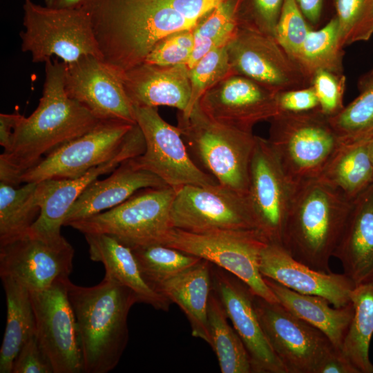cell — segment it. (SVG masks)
<instances>
[{
    "label": "cell",
    "mask_w": 373,
    "mask_h": 373,
    "mask_svg": "<svg viewBox=\"0 0 373 373\" xmlns=\"http://www.w3.org/2000/svg\"><path fill=\"white\" fill-rule=\"evenodd\" d=\"M227 0H84L102 59L123 73L164 37L193 29Z\"/></svg>",
    "instance_id": "obj_1"
},
{
    "label": "cell",
    "mask_w": 373,
    "mask_h": 373,
    "mask_svg": "<svg viewBox=\"0 0 373 373\" xmlns=\"http://www.w3.org/2000/svg\"><path fill=\"white\" fill-rule=\"evenodd\" d=\"M65 71L64 61L50 59L45 62V82L39 105L30 116H22L10 149L1 154L0 182L19 185L25 172L99 122L87 108L68 95Z\"/></svg>",
    "instance_id": "obj_2"
},
{
    "label": "cell",
    "mask_w": 373,
    "mask_h": 373,
    "mask_svg": "<svg viewBox=\"0 0 373 373\" xmlns=\"http://www.w3.org/2000/svg\"><path fill=\"white\" fill-rule=\"evenodd\" d=\"M77 323L86 373H108L118 365L126 347L128 316L138 303L127 287L105 274L92 287L65 280Z\"/></svg>",
    "instance_id": "obj_3"
},
{
    "label": "cell",
    "mask_w": 373,
    "mask_h": 373,
    "mask_svg": "<svg viewBox=\"0 0 373 373\" xmlns=\"http://www.w3.org/2000/svg\"><path fill=\"white\" fill-rule=\"evenodd\" d=\"M351 205L341 192L317 178L294 184L280 245L297 261L331 272L329 259Z\"/></svg>",
    "instance_id": "obj_4"
},
{
    "label": "cell",
    "mask_w": 373,
    "mask_h": 373,
    "mask_svg": "<svg viewBox=\"0 0 373 373\" xmlns=\"http://www.w3.org/2000/svg\"><path fill=\"white\" fill-rule=\"evenodd\" d=\"M177 119V126L195 164L220 185L248 197L256 135L213 120L197 104L188 116L178 111Z\"/></svg>",
    "instance_id": "obj_5"
},
{
    "label": "cell",
    "mask_w": 373,
    "mask_h": 373,
    "mask_svg": "<svg viewBox=\"0 0 373 373\" xmlns=\"http://www.w3.org/2000/svg\"><path fill=\"white\" fill-rule=\"evenodd\" d=\"M269 122L267 140L293 184L317 178L341 145L320 108L280 112Z\"/></svg>",
    "instance_id": "obj_6"
},
{
    "label": "cell",
    "mask_w": 373,
    "mask_h": 373,
    "mask_svg": "<svg viewBox=\"0 0 373 373\" xmlns=\"http://www.w3.org/2000/svg\"><path fill=\"white\" fill-rule=\"evenodd\" d=\"M23 10L21 50L31 54L32 62H46L53 55L65 63L89 55L102 59L90 19L80 8H55L25 0Z\"/></svg>",
    "instance_id": "obj_7"
},
{
    "label": "cell",
    "mask_w": 373,
    "mask_h": 373,
    "mask_svg": "<svg viewBox=\"0 0 373 373\" xmlns=\"http://www.w3.org/2000/svg\"><path fill=\"white\" fill-rule=\"evenodd\" d=\"M175 193L169 186L144 189L109 210L67 226L83 234L108 235L131 249L162 245L173 229L171 209Z\"/></svg>",
    "instance_id": "obj_8"
},
{
    "label": "cell",
    "mask_w": 373,
    "mask_h": 373,
    "mask_svg": "<svg viewBox=\"0 0 373 373\" xmlns=\"http://www.w3.org/2000/svg\"><path fill=\"white\" fill-rule=\"evenodd\" d=\"M268 242L257 229L196 233L173 228L162 245L207 260L241 280L255 295L279 303L259 270L260 255Z\"/></svg>",
    "instance_id": "obj_9"
},
{
    "label": "cell",
    "mask_w": 373,
    "mask_h": 373,
    "mask_svg": "<svg viewBox=\"0 0 373 373\" xmlns=\"http://www.w3.org/2000/svg\"><path fill=\"white\" fill-rule=\"evenodd\" d=\"M145 140L144 153L132 158L135 166L159 177L167 186L219 184L191 157L178 126L166 122L157 107L133 106Z\"/></svg>",
    "instance_id": "obj_10"
},
{
    "label": "cell",
    "mask_w": 373,
    "mask_h": 373,
    "mask_svg": "<svg viewBox=\"0 0 373 373\" xmlns=\"http://www.w3.org/2000/svg\"><path fill=\"white\" fill-rule=\"evenodd\" d=\"M175 190L173 228L196 233L257 229L248 197L220 184L184 185Z\"/></svg>",
    "instance_id": "obj_11"
},
{
    "label": "cell",
    "mask_w": 373,
    "mask_h": 373,
    "mask_svg": "<svg viewBox=\"0 0 373 373\" xmlns=\"http://www.w3.org/2000/svg\"><path fill=\"white\" fill-rule=\"evenodd\" d=\"M254 302L263 332L287 373H315L321 361L337 350L324 333L280 303L255 294Z\"/></svg>",
    "instance_id": "obj_12"
},
{
    "label": "cell",
    "mask_w": 373,
    "mask_h": 373,
    "mask_svg": "<svg viewBox=\"0 0 373 373\" xmlns=\"http://www.w3.org/2000/svg\"><path fill=\"white\" fill-rule=\"evenodd\" d=\"M135 124L102 119L90 131L53 151L19 178V184L49 179H75L116 155Z\"/></svg>",
    "instance_id": "obj_13"
},
{
    "label": "cell",
    "mask_w": 373,
    "mask_h": 373,
    "mask_svg": "<svg viewBox=\"0 0 373 373\" xmlns=\"http://www.w3.org/2000/svg\"><path fill=\"white\" fill-rule=\"evenodd\" d=\"M227 50L236 74L276 93L312 86L311 79L274 36L238 27Z\"/></svg>",
    "instance_id": "obj_14"
},
{
    "label": "cell",
    "mask_w": 373,
    "mask_h": 373,
    "mask_svg": "<svg viewBox=\"0 0 373 373\" xmlns=\"http://www.w3.org/2000/svg\"><path fill=\"white\" fill-rule=\"evenodd\" d=\"M67 278L57 280L46 289L30 291L35 336L54 373H82L84 361L76 319L67 295Z\"/></svg>",
    "instance_id": "obj_15"
},
{
    "label": "cell",
    "mask_w": 373,
    "mask_h": 373,
    "mask_svg": "<svg viewBox=\"0 0 373 373\" xmlns=\"http://www.w3.org/2000/svg\"><path fill=\"white\" fill-rule=\"evenodd\" d=\"M75 249L62 236L45 240L29 233L0 245V276L9 277L30 291L69 277Z\"/></svg>",
    "instance_id": "obj_16"
},
{
    "label": "cell",
    "mask_w": 373,
    "mask_h": 373,
    "mask_svg": "<svg viewBox=\"0 0 373 373\" xmlns=\"http://www.w3.org/2000/svg\"><path fill=\"white\" fill-rule=\"evenodd\" d=\"M145 150V140L135 124L122 150L113 157L75 179H49L37 182V197L40 213L28 233L45 240L62 236L61 227L75 200L100 175L113 172L122 162L138 156Z\"/></svg>",
    "instance_id": "obj_17"
},
{
    "label": "cell",
    "mask_w": 373,
    "mask_h": 373,
    "mask_svg": "<svg viewBox=\"0 0 373 373\" xmlns=\"http://www.w3.org/2000/svg\"><path fill=\"white\" fill-rule=\"evenodd\" d=\"M122 74L102 58L84 55L66 63L65 89L70 98L100 120L117 119L136 124Z\"/></svg>",
    "instance_id": "obj_18"
},
{
    "label": "cell",
    "mask_w": 373,
    "mask_h": 373,
    "mask_svg": "<svg viewBox=\"0 0 373 373\" xmlns=\"http://www.w3.org/2000/svg\"><path fill=\"white\" fill-rule=\"evenodd\" d=\"M293 184L267 139L256 135L249 167L248 199L257 229L269 242L281 245Z\"/></svg>",
    "instance_id": "obj_19"
},
{
    "label": "cell",
    "mask_w": 373,
    "mask_h": 373,
    "mask_svg": "<svg viewBox=\"0 0 373 373\" xmlns=\"http://www.w3.org/2000/svg\"><path fill=\"white\" fill-rule=\"evenodd\" d=\"M276 94L248 77L233 74L207 90L197 104L216 122L253 132L256 124L278 113Z\"/></svg>",
    "instance_id": "obj_20"
},
{
    "label": "cell",
    "mask_w": 373,
    "mask_h": 373,
    "mask_svg": "<svg viewBox=\"0 0 373 373\" xmlns=\"http://www.w3.org/2000/svg\"><path fill=\"white\" fill-rule=\"evenodd\" d=\"M211 278L212 289L249 354L253 372L287 373L263 332L254 306V294L250 288L234 275L213 264Z\"/></svg>",
    "instance_id": "obj_21"
},
{
    "label": "cell",
    "mask_w": 373,
    "mask_h": 373,
    "mask_svg": "<svg viewBox=\"0 0 373 373\" xmlns=\"http://www.w3.org/2000/svg\"><path fill=\"white\" fill-rule=\"evenodd\" d=\"M259 270L296 292L322 297L335 307L351 303L354 283L343 273L317 271L297 261L278 244L268 242L262 249Z\"/></svg>",
    "instance_id": "obj_22"
},
{
    "label": "cell",
    "mask_w": 373,
    "mask_h": 373,
    "mask_svg": "<svg viewBox=\"0 0 373 373\" xmlns=\"http://www.w3.org/2000/svg\"><path fill=\"white\" fill-rule=\"evenodd\" d=\"M125 92L133 106H167L184 112L190 100L186 64L159 66L143 62L122 74Z\"/></svg>",
    "instance_id": "obj_23"
},
{
    "label": "cell",
    "mask_w": 373,
    "mask_h": 373,
    "mask_svg": "<svg viewBox=\"0 0 373 373\" xmlns=\"http://www.w3.org/2000/svg\"><path fill=\"white\" fill-rule=\"evenodd\" d=\"M164 186L167 185L159 177L137 167L130 158L108 177L97 179L85 189L68 211L64 226L109 210L140 190Z\"/></svg>",
    "instance_id": "obj_24"
},
{
    "label": "cell",
    "mask_w": 373,
    "mask_h": 373,
    "mask_svg": "<svg viewBox=\"0 0 373 373\" xmlns=\"http://www.w3.org/2000/svg\"><path fill=\"white\" fill-rule=\"evenodd\" d=\"M333 257L356 286L373 279V183L352 201Z\"/></svg>",
    "instance_id": "obj_25"
},
{
    "label": "cell",
    "mask_w": 373,
    "mask_h": 373,
    "mask_svg": "<svg viewBox=\"0 0 373 373\" xmlns=\"http://www.w3.org/2000/svg\"><path fill=\"white\" fill-rule=\"evenodd\" d=\"M91 260L104 265L106 273L128 288L138 303L157 310L168 311L171 302L153 289L144 279L132 249L104 233H84Z\"/></svg>",
    "instance_id": "obj_26"
},
{
    "label": "cell",
    "mask_w": 373,
    "mask_h": 373,
    "mask_svg": "<svg viewBox=\"0 0 373 373\" xmlns=\"http://www.w3.org/2000/svg\"><path fill=\"white\" fill-rule=\"evenodd\" d=\"M211 267L210 262L202 259L154 287L182 310L190 323L192 335L209 344L207 309L212 291Z\"/></svg>",
    "instance_id": "obj_27"
},
{
    "label": "cell",
    "mask_w": 373,
    "mask_h": 373,
    "mask_svg": "<svg viewBox=\"0 0 373 373\" xmlns=\"http://www.w3.org/2000/svg\"><path fill=\"white\" fill-rule=\"evenodd\" d=\"M268 287L284 307L324 333L341 352L343 343L354 315L352 303L341 307H331L327 300L317 296L300 294L263 276Z\"/></svg>",
    "instance_id": "obj_28"
},
{
    "label": "cell",
    "mask_w": 373,
    "mask_h": 373,
    "mask_svg": "<svg viewBox=\"0 0 373 373\" xmlns=\"http://www.w3.org/2000/svg\"><path fill=\"white\" fill-rule=\"evenodd\" d=\"M6 294V325L0 349V372L12 373L23 345L35 335L36 321L30 291L13 279L1 277Z\"/></svg>",
    "instance_id": "obj_29"
},
{
    "label": "cell",
    "mask_w": 373,
    "mask_h": 373,
    "mask_svg": "<svg viewBox=\"0 0 373 373\" xmlns=\"http://www.w3.org/2000/svg\"><path fill=\"white\" fill-rule=\"evenodd\" d=\"M369 140L341 144L317 179L352 201L373 183Z\"/></svg>",
    "instance_id": "obj_30"
},
{
    "label": "cell",
    "mask_w": 373,
    "mask_h": 373,
    "mask_svg": "<svg viewBox=\"0 0 373 373\" xmlns=\"http://www.w3.org/2000/svg\"><path fill=\"white\" fill-rule=\"evenodd\" d=\"M354 315L341 353L357 373H373L369 356L373 334V279L355 286L351 294Z\"/></svg>",
    "instance_id": "obj_31"
},
{
    "label": "cell",
    "mask_w": 373,
    "mask_h": 373,
    "mask_svg": "<svg viewBox=\"0 0 373 373\" xmlns=\"http://www.w3.org/2000/svg\"><path fill=\"white\" fill-rule=\"evenodd\" d=\"M227 318L222 302L212 289L207 309L209 345L216 354L220 371L222 373L253 372L245 346Z\"/></svg>",
    "instance_id": "obj_32"
},
{
    "label": "cell",
    "mask_w": 373,
    "mask_h": 373,
    "mask_svg": "<svg viewBox=\"0 0 373 373\" xmlns=\"http://www.w3.org/2000/svg\"><path fill=\"white\" fill-rule=\"evenodd\" d=\"M37 182L16 187L0 182V245L28 233L40 213Z\"/></svg>",
    "instance_id": "obj_33"
},
{
    "label": "cell",
    "mask_w": 373,
    "mask_h": 373,
    "mask_svg": "<svg viewBox=\"0 0 373 373\" xmlns=\"http://www.w3.org/2000/svg\"><path fill=\"white\" fill-rule=\"evenodd\" d=\"M358 95L329 121L341 144L373 138V68L358 79Z\"/></svg>",
    "instance_id": "obj_34"
},
{
    "label": "cell",
    "mask_w": 373,
    "mask_h": 373,
    "mask_svg": "<svg viewBox=\"0 0 373 373\" xmlns=\"http://www.w3.org/2000/svg\"><path fill=\"white\" fill-rule=\"evenodd\" d=\"M343 48L335 17L321 29L310 31L295 60L311 80L319 70L343 74Z\"/></svg>",
    "instance_id": "obj_35"
},
{
    "label": "cell",
    "mask_w": 373,
    "mask_h": 373,
    "mask_svg": "<svg viewBox=\"0 0 373 373\" xmlns=\"http://www.w3.org/2000/svg\"><path fill=\"white\" fill-rule=\"evenodd\" d=\"M131 249L144 279L153 289L202 260L198 256L161 244Z\"/></svg>",
    "instance_id": "obj_36"
},
{
    "label": "cell",
    "mask_w": 373,
    "mask_h": 373,
    "mask_svg": "<svg viewBox=\"0 0 373 373\" xmlns=\"http://www.w3.org/2000/svg\"><path fill=\"white\" fill-rule=\"evenodd\" d=\"M236 0H227L193 29L194 46L187 64L189 68L210 50L224 45L236 33L238 26L235 17Z\"/></svg>",
    "instance_id": "obj_37"
},
{
    "label": "cell",
    "mask_w": 373,
    "mask_h": 373,
    "mask_svg": "<svg viewBox=\"0 0 373 373\" xmlns=\"http://www.w3.org/2000/svg\"><path fill=\"white\" fill-rule=\"evenodd\" d=\"M233 74L227 45L210 50L189 69L190 100L185 111L180 112L188 116L207 90Z\"/></svg>",
    "instance_id": "obj_38"
},
{
    "label": "cell",
    "mask_w": 373,
    "mask_h": 373,
    "mask_svg": "<svg viewBox=\"0 0 373 373\" xmlns=\"http://www.w3.org/2000/svg\"><path fill=\"white\" fill-rule=\"evenodd\" d=\"M336 19L343 48L373 35V0H336Z\"/></svg>",
    "instance_id": "obj_39"
},
{
    "label": "cell",
    "mask_w": 373,
    "mask_h": 373,
    "mask_svg": "<svg viewBox=\"0 0 373 373\" xmlns=\"http://www.w3.org/2000/svg\"><path fill=\"white\" fill-rule=\"evenodd\" d=\"M283 1L236 0L235 17L238 26L274 37Z\"/></svg>",
    "instance_id": "obj_40"
},
{
    "label": "cell",
    "mask_w": 373,
    "mask_h": 373,
    "mask_svg": "<svg viewBox=\"0 0 373 373\" xmlns=\"http://www.w3.org/2000/svg\"><path fill=\"white\" fill-rule=\"evenodd\" d=\"M311 30L296 1L284 0L274 37L293 59Z\"/></svg>",
    "instance_id": "obj_41"
},
{
    "label": "cell",
    "mask_w": 373,
    "mask_h": 373,
    "mask_svg": "<svg viewBox=\"0 0 373 373\" xmlns=\"http://www.w3.org/2000/svg\"><path fill=\"white\" fill-rule=\"evenodd\" d=\"M193 46V29L175 32L160 39L144 62L159 66L187 65Z\"/></svg>",
    "instance_id": "obj_42"
},
{
    "label": "cell",
    "mask_w": 373,
    "mask_h": 373,
    "mask_svg": "<svg viewBox=\"0 0 373 373\" xmlns=\"http://www.w3.org/2000/svg\"><path fill=\"white\" fill-rule=\"evenodd\" d=\"M312 86L318 97L319 108L325 116L332 117L344 108L346 78L343 74L317 71L312 77Z\"/></svg>",
    "instance_id": "obj_43"
},
{
    "label": "cell",
    "mask_w": 373,
    "mask_h": 373,
    "mask_svg": "<svg viewBox=\"0 0 373 373\" xmlns=\"http://www.w3.org/2000/svg\"><path fill=\"white\" fill-rule=\"evenodd\" d=\"M12 373H54L52 364L35 335L23 345L15 357Z\"/></svg>",
    "instance_id": "obj_44"
},
{
    "label": "cell",
    "mask_w": 373,
    "mask_h": 373,
    "mask_svg": "<svg viewBox=\"0 0 373 373\" xmlns=\"http://www.w3.org/2000/svg\"><path fill=\"white\" fill-rule=\"evenodd\" d=\"M276 101L278 113H303L319 108L312 86L279 92L276 94Z\"/></svg>",
    "instance_id": "obj_45"
},
{
    "label": "cell",
    "mask_w": 373,
    "mask_h": 373,
    "mask_svg": "<svg viewBox=\"0 0 373 373\" xmlns=\"http://www.w3.org/2000/svg\"><path fill=\"white\" fill-rule=\"evenodd\" d=\"M315 373H357L341 351L334 350L318 365Z\"/></svg>",
    "instance_id": "obj_46"
},
{
    "label": "cell",
    "mask_w": 373,
    "mask_h": 373,
    "mask_svg": "<svg viewBox=\"0 0 373 373\" xmlns=\"http://www.w3.org/2000/svg\"><path fill=\"white\" fill-rule=\"evenodd\" d=\"M22 116L19 113L0 114V144L4 151L10 149L15 130Z\"/></svg>",
    "instance_id": "obj_47"
},
{
    "label": "cell",
    "mask_w": 373,
    "mask_h": 373,
    "mask_svg": "<svg viewBox=\"0 0 373 373\" xmlns=\"http://www.w3.org/2000/svg\"><path fill=\"white\" fill-rule=\"evenodd\" d=\"M303 15L312 23L321 17L323 0H295Z\"/></svg>",
    "instance_id": "obj_48"
},
{
    "label": "cell",
    "mask_w": 373,
    "mask_h": 373,
    "mask_svg": "<svg viewBox=\"0 0 373 373\" xmlns=\"http://www.w3.org/2000/svg\"><path fill=\"white\" fill-rule=\"evenodd\" d=\"M84 0H44L45 6L55 8H77Z\"/></svg>",
    "instance_id": "obj_49"
},
{
    "label": "cell",
    "mask_w": 373,
    "mask_h": 373,
    "mask_svg": "<svg viewBox=\"0 0 373 373\" xmlns=\"http://www.w3.org/2000/svg\"><path fill=\"white\" fill-rule=\"evenodd\" d=\"M368 150H369L370 157L372 166H373V138L369 140Z\"/></svg>",
    "instance_id": "obj_50"
}]
</instances>
